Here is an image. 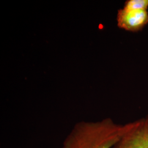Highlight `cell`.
Returning <instances> with one entry per match:
<instances>
[{
    "label": "cell",
    "instance_id": "7a4b0ae2",
    "mask_svg": "<svg viewBox=\"0 0 148 148\" xmlns=\"http://www.w3.org/2000/svg\"><path fill=\"white\" fill-rule=\"evenodd\" d=\"M111 148H148V119L136 121L135 126Z\"/></svg>",
    "mask_w": 148,
    "mask_h": 148
},
{
    "label": "cell",
    "instance_id": "6da1fadb",
    "mask_svg": "<svg viewBox=\"0 0 148 148\" xmlns=\"http://www.w3.org/2000/svg\"><path fill=\"white\" fill-rule=\"evenodd\" d=\"M136 123L117 124L110 118L80 122L65 138L62 148H111Z\"/></svg>",
    "mask_w": 148,
    "mask_h": 148
},
{
    "label": "cell",
    "instance_id": "277c9868",
    "mask_svg": "<svg viewBox=\"0 0 148 148\" xmlns=\"http://www.w3.org/2000/svg\"><path fill=\"white\" fill-rule=\"evenodd\" d=\"M122 8L126 10L148 11V0H127Z\"/></svg>",
    "mask_w": 148,
    "mask_h": 148
},
{
    "label": "cell",
    "instance_id": "3957f363",
    "mask_svg": "<svg viewBox=\"0 0 148 148\" xmlns=\"http://www.w3.org/2000/svg\"><path fill=\"white\" fill-rule=\"evenodd\" d=\"M117 23L118 27L128 32H139L148 24V11L122 8L118 11Z\"/></svg>",
    "mask_w": 148,
    "mask_h": 148
},
{
    "label": "cell",
    "instance_id": "5b68a950",
    "mask_svg": "<svg viewBox=\"0 0 148 148\" xmlns=\"http://www.w3.org/2000/svg\"><path fill=\"white\" fill-rule=\"evenodd\" d=\"M147 117V118H148V116Z\"/></svg>",
    "mask_w": 148,
    "mask_h": 148
}]
</instances>
